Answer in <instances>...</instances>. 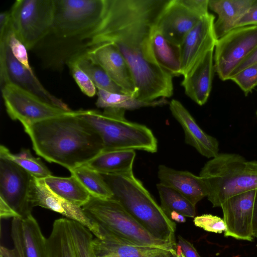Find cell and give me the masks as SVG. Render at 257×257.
Here are the masks:
<instances>
[{
    "mask_svg": "<svg viewBox=\"0 0 257 257\" xmlns=\"http://www.w3.org/2000/svg\"><path fill=\"white\" fill-rule=\"evenodd\" d=\"M169 0H107L106 12L89 46L111 43L127 63L145 101L173 94V76L157 62L152 37Z\"/></svg>",
    "mask_w": 257,
    "mask_h": 257,
    "instance_id": "1",
    "label": "cell"
},
{
    "mask_svg": "<svg viewBox=\"0 0 257 257\" xmlns=\"http://www.w3.org/2000/svg\"><path fill=\"white\" fill-rule=\"evenodd\" d=\"M48 33L32 50L45 69L62 71L84 54L103 20L107 0H54Z\"/></svg>",
    "mask_w": 257,
    "mask_h": 257,
    "instance_id": "2",
    "label": "cell"
},
{
    "mask_svg": "<svg viewBox=\"0 0 257 257\" xmlns=\"http://www.w3.org/2000/svg\"><path fill=\"white\" fill-rule=\"evenodd\" d=\"M23 125L38 156L69 171L103 150L100 137L80 116V110Z\"/></svg>",
    "mask_w": 257,
    "mask_h": 257,
    "instance_id": "3",
    "label": "cell"
},
{
    "mask_svg": "<svg viewBox=\"0 0 257 257\" xmlns=\"http://www.w3.org/2000/svg\"><path fill=\"white\" fill-rule=\"evenodd\" d=\"M113 198L155 237L176 244V224L163 211L133 170L121 174H101Z\"/></svg>",
    "mask_w": 257,
    "mask_h": 257,
    "instance_id": "4",
    "label": "cell"
},
{
    "mask_svg": "<svg viewBox=\"0 0 257 257\" xmlns=\"http://www.w3.org/2000/svg\"><path fill=\"white\" fill-rule=\"evenodd\" d=\"M199 176L213 207H220L229 198L257 190V161H248L233 153H219L207 161Z\"/></svg>",
    "mask_w": 257,
    "mask_h": 257,
    "instance_id": "5",
    "label": "cell"
},
{
    "mask_svg": "<svg viewBox=\"0 0 257 257\" xmlns=\"http://www.w3.org/2000/svg\"><path fill=\"white\" fill-rule=\"evenodd\" d=\"M125 110L106 108L80 109V116L98 134L103 151L138 150L154 153L158 142L152 131L144 124L130 121L124 117Z\"/></svg>",
    "mask_w": 257,
    "mask_h": 257,
    "instance_id": "6",
    "label": "cell"
},
{
    "mask_svg": "<svg viewBox=\"0 0 257 257\" xmlns=\"http://www.w3.org/2000/svg\"><path fill=\"white\" fill-rule=\"evenodd\" d=\"M82 208L99 226L106 229L105 238L121 243L176 250L177 244L155 237L113 198L101 199L91 196Z\"/></svg>",
    "mask_w": 257,
    "mask_h": 257,
    "instance_id": "7",
    "label": "cell"
},
{
    "mask_svg": "<svg viewBox=\"0 0 257 257\" xmlns=\"http://www.w3.org/2000/svg\"><path fill=\"white\" fill-rule=\"evenodd\" d=\"M54 0H17L10 13L12 28L27 50H32L52 25Z\"/></svg>",
    "mask_w": 257,
    "mask_h": 257,
    "instance_id": "8",
    "label": "cell"
},
{
    "mask_svg": "<svg viewBox=\"0 0 257 257\" xmlns=\"http://www.w3.org/2000/svg\"><path fill=\"white\" fill-rule=\"evenodd\" d=\"M209 0H169L156 25L164 37L180 46L186 35L208 13Z\"/></svg>",
    "mask_w": 257,
    "mask_h": 257,
    "instance_id": "9",
    "label": "cell"
},
{
    "mask_svg": "<svg viewBox=\"0 0 257 257\" xmlns=\"http://www.w3.org/2000/svg\"><path fill=\"white\" fill-rule=\"evenodd\" d=\"M257 47V26L233 28L218 38L214 48V69L222 81Z\"/></svg>",
    "mask_w": 257,
    "mask_h": 257,
    "instance_id": "10",
    "label": "cell"
},
{
    "mask_svg": "<svg viewBox=\"0 0 257 257\" xmlns=\"http://www.w3.org/2000/svg\"><path fill=\"white\" fill-rule=\"evenodd\" d=\"M7 112L13 120L23 125L31 124L66 114L65 110L53 105L11 82L1 86Z\"/></svg>",
    "mask_w": 257,
    "mask_h": 257,
    "instance_id": "11",
    "label": "cell"
},
{
    "mask_svg": "<svg viewBox=\"0 0 257 257\" xmlns=\"http://www.w3.org/2000/svg\"><path fill=\"white\" fill-rule=\"evenodd\" d=\"M33 176L9 159L0 158V198L21 218L32 214L29 193Z\"/></svg>",
    "mask_w": 257,
    "mask_h": 257,
    "instance_id": "12",
    "label": "cell"
},
{
    "mask_svg": "<svg viewBox=\"0 0 257 257\" xmlns=\"http://www.w3.org/2000/svg\"><path fill=\"white\" fill-rule=\"evenodd\" d=\"M29 201L32 208L39 206L59 213L67 218L82 224L95 236L101 239L100 227L77 206L58 196L46 185L43 179L33 176L29 193Z\"/></svg>",
    "mask_w": 257,
    "mask_h": 257,
    "instance_id": "13",
    "label": "cell"
},
{
    "mask_svg": "<svg viewBox=\"0 0 257 257\" xmlns=\"http://www.w3.org/2000/svg\"><path fill=\"white\" fill-rule=\"evenodd\" d=\"M257 190L245 192L226 200L220 206L226 226L225 237L252 241V216Z\"/></svg>",
    "mask_w": 257,
    "mask_h": 257,
    "instance_id": "14",
    "label": "cell"
},
{
    "mask_svg": "<svg viewBox=\"0 0 257 257\" xmlns=\"http://www.w3.org/2000/svg\"><path fill=\"white\" fill-rule=\"evenodd\" d=\"M215 17L208 13L186 35L180 45L181 75L184 76L210 50L214 49L217 37Z\"/></svg>",
    "mask_w": 257,
    "mask_h": 257,
    "instance_id": "15",
    "label": "cell"
},
{
    "mask_svg": "<svg viewBox=\"0 0 257 257\" xmlns=\"http://www.w3.org/2000/svg\"><path fill=\"white\" fill-rule=\"evenodd\" d=\"M84 54H87L99 65L127 94L136 97L137 89L130 68L113 44L111 43L98 44Z\"/></svg>",
    "mask_w": 257,
    "mask_h": 257,
    "instance_id": "16",
    "label": "cell"
},
{
    "mask_svg": "<svg viewBox=\"0 0 257 257\" xmlns=\"http://www.w3.org/2000/svg\"><path fill=\"white\" fill-rule=\"evenodd\" d=\"M5 63V70L0 73L1 86L8 82L13 83L53 105L65 110H71L61 99L42 85L34 72L30 71L15 58L6 42Z\"/></svg>",
    "mask_w": 257,
    "mask_h": 257,
    "instance_id": "17",
    "label": "cell"
},
{
    "mask_svg": "<svg viewBox=\"0 0 257 257\" xmlns=\"http://www.w3.org/2000/svg\"><path fill=\"white\" fill-rule=\"evenodd\" d=\"M169 106L173 116L184 130L185 143L194 147L201 155L206 158H213L219 154L217 140L207 134L200 128L179 101L172 99Z\"/></svg>",
    "mask_w": 257,
    "mask_h": 257,
    "instance_id": "18",
    "label": "cell"
},
{
    "mask_svg": "<svg viewBox=\"0 0 257 257\" xmlns=\"http://www.w3.org/2000/svg\"><path fill=\"white\" fill-rule=\"evenodd\" d=\"M214 50L209 51L184 76L181 83L186 94L199 105L207 102L211 92L215 70Z\"/></svg>",
    "mask_w": 257,
    "mask_h": 257,
    "instance_id": "19",
    "label": "cell"
},
{
    "mask_svg": "<svg viewBox=\"0 0 257 257\" xmlns=\"http://www.w3.org/2000/svg\"><path fill=\"white\" fill-rule=\"evenodd\" d=\"M91 246L94 257H177L176 250L121 243L108 238L95 237Z\"/></svg>",
    "mask_w": 257,
    "mask_h": 257,
    "instance_id": "20",
    "label": "cell"
},
{
    "mask_svg": "<svg viewBox=\"0 0 257 257\" xmlns=\"http://www.w3.org/2000/svg\"><path fill=\"white\" fill-rule=\"evenodd\" d=\"M160 183L175 190L194 205L208 195L206 185L199 176L184 171H178L161 165L158 167Z\"/></svg>",
    "mask_w": 257,
    "mask_h": 257,
    "instance_id": "21",
    "label": "cell"
},
{
    "mask_svg": "<svg viewBox=\"0 0 257 257\" xmlns=\"http://www.w3.org/2000/svg\"><path fill=\"white\" fill-rule=\"evenodd\" d=\"M256 0H209L208 7L218 16L214 23L217 39L234 28Z\"/></svg>",
    "mask_w": 257,
    "mask_h": 257,
    "instance_id": "22",
    "label": "cell"
},
{
    "mask_svg": "<svg viewBox=\"0 0 257 257\" xmlns=\"http://www.w3.org/2000/svg\"><path fill=\"white\" fill-rule=\"evenodd\" d=\"M135 157L133 150L102 151L83 165L100 174H121L133 170Z\"/></svg>",
    "mask_w": 257,
    "mask_h": 257,
    "instance_id": "23",
    "label": "cell"
},
{
    "mask_svg": "<svg viewBox=\"0 0 257 257\" xmlns=\"http://www.w3.org/2000/svg\"><path fill=\"white\" fill-rule=\"evenodd\" d=\"M151 42L155 59L160 66L173 77L181 75L180 46L167 41L156 27Z\"/></svg>",
    "mask_w": 257,
    "mask_h": 257,
    "instance_id": "24",
    "label": "cell"
},
{
    "mask_svg": "<svg viewBox=\"0 0 257 257\" xmlns=\"http://www.w3.org/2000/svg\"><path fill=\"white\" fill-rule=\"evenodd\" d=\"M43 180L54 193L77 206L82 207L90 198L89 193L72 175L69 177L51 175Z\"/></svg>",
    "mask_w": 257,
    "mask_h": 257,
    "instance_id": "25",
    "label": "cell"
},
{
    "mask_svg": "<svg viewBox=\"0 0 257 257\" xmlns=\"http://www.w3.org/2000/svg\"><path fill=\"white\" fill-rule=\"evenodd\" d=\"M46 248L48 257H76L68 218L55 220Z\"/></svg>",
    "mask_w": 257,
    "mask_h": 257,
    "instance_id": "26",
    "label": "cell"
},
{
    "mask_svg": "<svg viewBox=\"0 0 257 257\" xmlns=\"http://www.w3.org/2000/svg\"><path fill=\"white\" fill-rule=\"evenodd\" d=\"M97 99L95 104L97 107L115 108L124 110H134L144 107L163 106L168 103L166 98L152 101H145L130 95L117 94L97 89Z\"/></svg>",
    "mask_w": 257,
    "mask_h": 257,
    "instance_id": "27",
    "label": "cell"
},
{
    "mask_svg": "<svg viewBox=\"0 0 257 257\" xmlns=\"http://www.w3.org/2000/svg\"><path fill=\"white\" fill-rule=\"evenodd\" d=\"M22 230L26 257H48L47 238L32 214L22 218Z\"/></svg>",
    "mask_w": 257,
    "mask_h": 257,
    "instance_id": "28",
    "label": "cell"
},
{
    "mask_svg": "<svg viewBox=\"0 0 257 257\" xmlns=\"http://www.w3.org/2000/svg\"><path fill=\"white\" fill-rule=\"evenodd\" d=\"M157 188L161 200L160 206L167 217L172 212L185 217H195V206L181 194L160 182L157 184Z\"/></svg>",
    "mask_w": 257,
    "mask_h": 257,
    "instance_id": "29",
    "label": "cell"
},
{
    "mask_svg": "<svg viewBox=\"0 0 257 257\" xmlns=\"http://www.w3.org/2000/svg\"><path fill=\"white\" fill-rule=\"evenodd\" d=\"M83 185L91 196L107 199L112 197V193L102 175L88 167L82 165L70 171Z\"/></svg>",
    "mask_w": 257,
    "mask_h": 257,
    "instance_id": "30",
    "label": "cell"
},
{
    "mask_svg": "<svg viewBox=\"0 0 257 257\" xmlns=\"http://www.w3.org/2000/svg\"><path fill=\"white\" fill-rule=\"evenodd\" d=\"M75 60H78L80 68L97 89L114 93L127 94L112 80L105 71L87 54H83Z\"/></svg>",
    "mask_w": 257,
    "mask_h": 257,
    "instance_id": "31",
    "label": "cell"
},
{
    "mask_svg": "<svg viewBox=\"0 0 257 257\" xmlns=\"http://www.w3.org/2000/svg\"><path fill=\"white\" fill-rule=\"evenodd\" d=\"M0 158L13 161L34 177L44 179L52 175L51 172L41 160L34 157L29 149H22L19 153L13 154L5 146L1 145Z\"/></svg>",
    "mask_w": 257,
    "mask_h": 257,
    "instance_id": "32",
    "label": "cell"
},
{
    "mask_svg": "<svg viewBox=\"0 0 257 257\" xmlns=\"http://www.w3.org/2000/svg\"><path fill=\"white\" fill-rule=\"evenodd\" d=\"M76 257H94L91 243L92 233L79 222L68 219Z\"/></svg>",
    "mask_w": 257,
    "mask_h": 257,
    "instance_id": "33",
    "label": "cell"
},
{
    "mask_svg": "<svg viewBox=\"0 0 257 257\" xmlns=\"http://www.w3.org/2000/svg\"><path fill=\"white\" fill-rule=\"evenodd\" d=\"M11 236L14 247L9 249L4 246L0 247L1 257H26L22 230V218H13L11 225Z\"/></svg>",
    "mask_w": 257,
    "mask_h": 257,
    "instance_id": "34",
    "label": "cell"
},
{
    "mask_svg": "<svg viewBox=\"0 0 257 257\" xmlns=\"http://www.w3.org/2000/svg\"><path fill=\"white\" fill-rule=\"evenodd\" d=\"M0 39L5 40L15 58L28 70L33 72L29 63L27 49L17 37L12 28L11 21L6 35L1 37Z\"/></svg>",
    "mask_w": 257,
    "mask_h": 257,
    "instance_id": "35",
    "label": "cell"
},
{
    "mask_svg": "<svg viewBox=\"0 0 257 257\" xmlns=\"http://www.w3.org/2000/svg\"><path fill=\"white\" fill-rule=\"evenodd\" d=\"M67 66L69 67L72 75L81 91L89 97L94 96L97 91L96 87L79 65L77 60L69 62Z\"/></svg>",
    "mask_w": 257,
    "mask_h": 257,
    "instance_id": "36",
    "label": "cell"
},
{
    "mask_svg": "<svg viewBox=\"0 0 257 257\" xmlns=\"http://www.w3.org/2000/svg\"><path fill=\"white\" fill-rule=\"evenodd\" d=\"M229 80L234 82L246 96L257 86V64L231 76Z\"/></svg>",
    "mask_w": 257,
    "mask_h": 257,
    "instance_id": "37",
    "label": "cell"
},
{
    "mask_svg": "<svg viewBox=\"0 0 257 257\" xmlns=\"http://www.w3.org/2000/svg\"><path fill=\"white\" fill-rule=\"evenodd\" d=\"M193 222L195 226L208 232L221 233L226 230L223 219L211 214H203L196 216Z\"/></svg>",
    "mask_w": 257,
    "mask_h": 257,
    "instance_id": "38",
    "label": "cell"
},
{
    "mask_svg": "<svg viewBox=\"0 0 257 257\" xmlns=\"http://www.w3.org/2000/svg\"><path fill=\"white\" fill-rule=\"evenodd\" d=\"M249 26H257V1L237 21L234 28Z\"/></svg>",
    "mask_w": 257,
    "mask_h": 257,
    "instance_id": "39",
    "label": "cell"
},
{
    "mask_svg": "<svg viewBox=\"0 0 257 257\" xmlns=\"http://www.w3.org/2000/svg\"><path fill=\"white\" fill-rule=\"evenodd\" d=\"M184 257H201L193 245L181 236H178L177 244Z\"/></svg>",
    "mask_w": 257,
    "mask_h": 257,
    "instance_id": "40",
    "label": "cell"
},
{
    "mask_svg": "<svg viewBox=\"0 0 257 257\" xmlns=\"http://www.w3.org/2000/svg\"><path fill=\"white\" fill-rule=\"evenodd\" d=\"M256 64L257 47L253 51H252L245 59H244L243 61L236 67V68L232 72L230 77L240 72L246 68Z\"/></svg>",
    "mask_w": 257,
    "mask_h": 257,
    "instance_id": "41",
    "label": "cell"
},
{
    "mask_svg": "<svg viewBox=\"0 0 257 257\" xmlns=\"http://www.w3.org/2000/svg\"><path fill=\"white\" fill-rule=\"evenodd\" d=\"M0 216L1 218H21L19 215L1 198H0Z\"/></svg>",
    "mask_w": 257,
    "mask_h": 257,
    "instance_id": "42",
    "label": "cell"
},
{
    "mask_svg": "<svg viewBox=\"0 0 257 257\" xmlns=\"http://www.w3.org/2000/svg\"><path fill=\"white\" fill-rule=\"evenodd\" d=\"M252 232L254 237H257V192L254 204L252 216Z\"/></svg>",
    "mask_w": 257,
    "mask_h": 257,
    "instance_id": "43",
    "label": "cell"
},
{
    "mask_svg": "<svg viewBox=\"0 0 257 257\" xmlns=\"http://www.w3.org/2000/svg\"><path fill=\"white\" fill-rule=\"evenodd\" d=\"M176 252L177 257H184L182 253L181 252V250L178 247H176Z\"/></svg>",
    "mask_w": 257,
    "mask_h": 257,
    "instance_id": "44",
    "label": "cell"
},
{
    "mask_svg": "<svg viewBox=\"0 0 257 257\" xmlns=\"http://www.w3.org/2000/svg\"><path fill=\"white\" fill-rule=\"evenodd\" d=\"M256 117H257V111H256Z\"/></svg>",
    "mask_w": 257,
    "mask_h": 257,
    "instance_id": "45",
    "label": "cell"
}]
</instances>
